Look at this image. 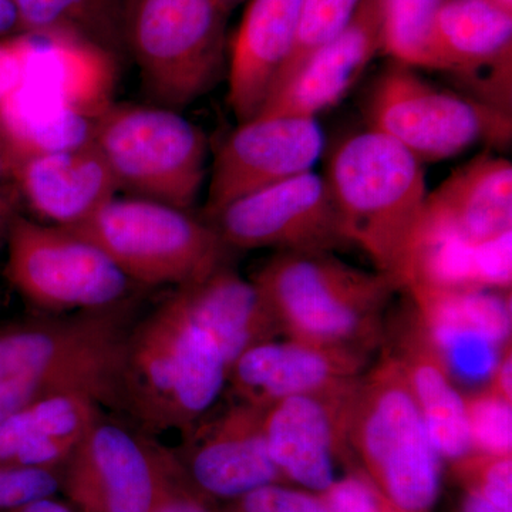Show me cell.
<instances>
[{
	"label": "cell",
	"instance_id": "cell-14",
	"mask_svg": "<svg viewBox=\"0 0 512 512\" xmlns=\"http://www.w3.org/2000/svg\"><path fill=\"white\" fill-rule=\"evenodd\" d=\"M325 150V134L313 117L256 116L239 123L212 165L208 212L312 171Z\"/></svg>",
	"mask_w": 512,
	"mask_h": 512
},
{
	"label": "cell",
	"instance_id": "cell-27",
	"mask_svg": "<svg viewBox=\"0 0 512 512\" xmlns=\"http://www.w3.org/2000/svg\"><path fill=\"white\" fill-rule=\"evenodd\" d=\"M19 35L93 47L120 62L127 56L130 0H13Z\"/></svg>",
	"mask_w": 512,
	"mask_h": 512
},
{
	"label": "cell",
	"instance_id": "cell-30",
	"mask_svg": "<svg viewBox=\"0 0 512 512\" xmlns=\"http://www.w3.org/2000/svg\"><path fill=\"white\" fill-rule=\"evenodd\" d=\"M471 447L476 453L507 456L512 451V402L490 387L463 396Z\"/></svg>",
	"mask_w": 512,
	"mask_h": 512
},
{
	"label": "cell",
	"instance_id": "cell-24",
	"mask_svg": "<svg viewBox=\"0 0 512 512\" xmlns=\"http://www.w3.org/2000/svg\"><path fill=\"white\" fill-rule=\"evenodd\" d=\"M101 403L86 393L36 400L0 423V467L60 470L101 417Z\"/></svg>",
	"mask_w": 512,
	"mask_h": 512
},
{
	"label": "cell",
	"instance_id": "cell-9",
	"mask_svg": "<svg viewBox=\"0 0 512 512\" xmlns=\"http://www.w3.org/2000/svg\"><path fill=\"white\" fill-rule=\"evenodd\" d=\"M93 143L119 191L183 210L197 201L207 177L208 138L181 111L113 101Z\"/></svg>",
	"mask_w": 512,
	"mask_h": 512
},
{
	"label": "cell",
	"instance_id": "cell-32",
	"mask_svg": "<svg viewBox=\"0 0 512 512\" xmlns=\"http://www.w3.org/2000/svg\"><path fill=\"white\" fill-rule=\"evenodd\" d=\"M227 512H326L322 498L269 484L232 500Z\"/></svg>",
	"mask_w": 512,
	"mask_h": 512
},
{
	"label": "cell",
	"instance_id": "cell-1",
	"mask_svg": "<svg viewBox=\"0 0 512 512\" xmlns=\"http://www.w3.org/2000/svg\"><path fill=\"white\" fill-rule=\"evenodd\" d=\"M228 363L175 289L127 333L119 407L148 431L190 430L227 387Z\"/></svg>",
	"mask_w": 512,
	"mask_h": 512
},
{
	"label": "cell",
	"instance_id": "cell-41",
	"mask_svg": "<svg viewBox=\"0 0 512 512\" xmlns=\"http://www.w3.org/2000/svg\"><path fill=\"white\" fill-rule=\"evenodd\" d=\"M212 2L218 6L222 13L228 16L232 9L237 8L239 3L245 2V0H212Z\"/></svg>",
	"mask_w": 512,
	"mask_h": 512
},
{
	"label": "cell",
	"instance_id": "cell-23",
	"mask_svg": "<svg viewBox=\"0 0 512 512\" xmlns=\"http://www.w3.org/2000/svg\"><path fill=\"white\" fill-rule=\"evenodd\" d=\"M423 222L471 244L512 231V164L478 154L427 195Z\"/></svg>",
	"mask_w": 512,
	"mask_h": 512
},
{
	"label": "cell",
	"instance_id": "cell-21",
	"mask_svg": "<svg viewBox=\"0 0 512 512\" xmlns=\"http://www.w3.org/2000/svg\"><path fill=\"white\" fill-rule=\"evenodd\" d=\"M20 200L45 224L72 228L119 192L94 143L26 158L15 167Z\"/></svg>",
	"mask_w": 512,
	"mask_h": 512
},
{
	"label": "cell",
	"instance_id": "cell-37",
	"mask_svg": "<svg viewBox=\"0 0 512 512\" xmlns=\"http://www.w3.org/2000/svg\"><path fill=\"white\" fill-rule=\"evenodd\" d=\"M485 386L512 402V350L511 342L501 349L490 379Z\"/></svg>",
	"mask_w": 512,
	"mask_h": 512
},
{
	"label": "cell",
	"instance_id": "cell-25",
	"mask_svg": "<svg viewBox=\"0 0 512 512\" xmlns=\"http://www.w3.org/2000/svg\"><path fill=\"white\" fill-rule=\"evenodd\" d=\"M512 60V13L487 0H441L423 47L426 69L474 77Z\"/></svg>",
	"mask_w": 512,
	"mask_h": 512
},
{
	"label": "cell",
	"instance_id": "cell-31",
	"mask_svg": "<svg viewBox=\"0 0 512 512\" xmlns=\"http://www.w3.org/2000/svg\"><path fill=\"white\" fill-rule=\"evenodd\" d=\"M60 470L0 467V511L49 497L59 491Z\"/></svg>",
	"mask_w": 512,
	"mask_h": 512
},
{
	"label": "cell",
	"instance_id": "cell-39",
	"mask_svg": "<svg viewBox=\"0 0 512 512\" xmlns=\"http://www.w3.org/2000/svg\"><path fill=\"white\" fill-rule=\"evenodd\" d=\"M6 512H74L69 504L56 500L55 495L49 497L37 498L29 503L20 505V507L6 510Z\"/></svg>",
	"mask_w": 512,
	"mask_h": 512
},
{
	"label": "cell",
	"instance_id": "cell-40",
	"mask_svg": "<svg viewBox=\"0 0 512 512\" xmlns=\"http://www.w3.org/2000/svg\"><path fill=\"white\" fill-rule=\"evenodd\" d=\"M463 512H512L505 510L500 505L491 503L490 500L484 497L483 494L478 493L473 488H468V493L463 501Z\"/></svg>",
	"mask_w": 512,
	"mask_h": 512
},
{
	"label": "cell",
	"instance_id": "cell-26",
	"mask_svg": "<svg viewBox=\"0 0 512 512\" xmlns=\"http://www.w3.org/2000/svg\"><path fill=\"white\" fill-rule=\"evenodd\" d=\"M178 291L192 319L217 343L228 367L245 350L281 338L271 308L258 286L228 265Z\"/></svg>",
	"mask_w": 512,
	"mask_h": 512
},
{
	"label": "cell",
	"instance_id": "cell-13",
	"mask_svg": "<svg viewBox=\"0 0 512 512\" xmlns=\"http://www.w3.org/2000/svg\"><path fill=\"white\" fill-rule=\"evenodd\" d=\"M231 249L325 251L350 247L322 175L308 171L208 212Z\"/></svg>",
	"mask_w": 512,
	"mask_h": 512
},
{
	"label": "cell",
	"instance_id": "cell-6",
	"mask_svg": "<svg viewBox=\"0 0 512 512\" xmlns=\"http://www.w3.org/2000/svg\"><path fill=\"white\" fill-rule=\"evenodd\" d=\"M348 443L397 512H426L436 503L441 457L402 367L387 350L357 380Z\"/></svg>",
	"mask_w": 512,
	"mask_h": 512
},
{
	"label": "cell",
	"instance_id": "cell-15",
	"mask_svg": "<svg viewBox=\"0 0 512 512\" xmlns=\"http://www.w3.org/2000/svg\"><path fill=\"white\" fill-rule=\"evenodd\" d=\"M266 409L235 400L220 416L192 426L174 453L184 477L204 497L235 500L282 477L266 447Z\"/></svg>",
	"mask_w": 512,
	"mask_h": 512
},
{
	"label": "cell",
	"instance_id": "cell-19",
	"mask_svg": "<svg viewBox=\"0 0 512 512\" xmlns=\"http://www.w3.org/2000/svg\"><path fill=\"white\" fill-rule=\"evenodd\" d=\"M382 49L379 0H362L349 25L279 84L258 116L316 119L346 96Z\"/></svg>",
	"mask_w": 512,
	"mask_h": 512
},
{
	"label": "cell",
	"instance_id": "cell-8",
	"mask_svg": "<svg viewBox=\"0 0 512 512\" xmlns=\"http://www.w3.org/2000/svg\"><path fill=\"white\" fill-rule=\"evenodd\" d=\"M225 22L212 0H130L127 56L151 104L183 111L217 86L225 69Z\"/></svg>",
	"mask_w": 512,
	"mask_h": 512
},
{
	"label": "cell",
	"instance_id": "cell-28",
	"mask_svg": "<svg viewBox=\"0 0 512 512\" xmlns=\"http://www.w3.org/2000/svg\"><path fill=\"white\" fill-rule=\"evenodd\" d=\"M360 3L362 0H302L295 45L272 92L312 53L335 39L349 25Z\"/></svg>",
	"mask_w": 512,
	"mask_h": 512
},
{
	"label": "cell",
	"instance_id": "cell-22",
	"mask_svg": "<svg viewBox=\"0 0 512 512\" xmlns=\"http://www.w3.org/2000/svg\"><path fill=\"white\" fill-rule=\"evenodd\" d=\"M302 0H248L228 70V103L239 123L258 116L295 45Z\"/></svg>",
	"mask_w": 512,
	"mask_h": 512
},
{
	"label": "cell",
	"instance_id": "cell-5",
	"mask_svg": "<svg viewBox=\"0 0 512 512\" xmlns=\"http://www.w3.org/2000/svg\"><path fill=\"white\" fill-rule=\"evenodd\" d=\"M127 333L117 308L0 330V423L53 394L86 393L119 406Z\"/></svg>",
	"mask_w": 512,
	"mask_h": 512
},
{
	"label": "cell",
	"instance_id": "cell-29",
	"mask_svg": "<svg viewBox=\"0 0 512 512\" xmlns=\"http://www.w3.org/2000/svg\"><path fill=\"white\" fill-rule=\"evenodd\" d=\"M383 50L396 62L421 67L423 47L441 0H379Z\"/></svg>",
	"mask_w": 512,
	"mask_h": 512
},
{
	"label": "cell",
	"instance_id": "cell-33",
	"mask_svg": "<svg viewBox=\"0 0 512 512\" xmlns=\"http://www.w3.org/2000/svg\"><path fill=\"white\" fill-rule=\"evenodd\" d=\"M322 494L326 512H383L375 488L359 477L335 481Z\"/></svg>",
	"mask_w": 512,
	"mask_h": 512
},
{
	"label": "cell",
	"instance_id": "cell-38",
	"mask_svg": "<svg viewBox=\"0 0 512 512\" xmlns=\"http://www.w3.org/2000/svg\"><path fill=\"white\" fill-rule=\"evenodd\" d=\"M19 35L18 13L13 0H0V40Z\"/></svg>",
	"mask_w": 512,
	"mask_h": 512
},
{
	"label": "cell",
	"instance_id": "cell-12",
	"mask_svg": "<svg viewBox=\"0 0 512 512\" xmlns=\"http://www.w3.org/2000/svg\"><path fill=\"white\" fill-rule=\"evenodd\" d=\"M184 477L173 451L100 417L60 471L74 512H154Z\"/></svg>",
	"mask_w": 512,
	"mask_h": 512
},
{
	"label": "cell",
	"instance_id": "cell-2",
	"mask_svg": "<svg viewBox=\"0 0 512 512\" xmlns=\"http://www.w3.org/2000/svg\"><path fill=\"white\" fill-rule=\"evenodd\" d=\"M251 279L282 338L369 355L382 348L387 306L400 291L390 276L325 251H279Z\"/></svg>",
	"mask_w": 512,
	"mask_h": 512
},
{
	"label": "cell",
	"instance_id": "cell-36",
	"mask_svg": "<svg viewBox=\"0 0 512 512\" xmlns=\"http://www.w3.org/2000/svg\"><path fill=\"white\" fill-rule=\"evenodd\" d=\"M154 512H214L205 501L204 495L195 491L187 478H181L170 495L158 505Z\"/></svg>",
	"mask_w": 512,
	"mask_h": 512
},
{
	"label": "cell",
	"instance_id": "cell-35",
	"mask_svg": "<svg viewBox=\"0 0 512 512\" xmlns=\"http://www.w3.org/2000/svg\"><path fill=\"white\" fill-rule=\"evenodd\" d=\"M19 204L22 200L16 184L15 164L0 141V249L5 247L13 218L20 214Z\"/></svg>",
	"mask_w": 512,
	"mask_h": 512
},
{
	"label": "cell",
	"instance_id": "cell-7",
	"mask_svg": "<svg viewBox=\"0 0 512 512\" xmlns=\"http://www.w3.org/2000/svg\"><path fill=\"white\" fill-rule=\"evenodd\" d=\"M69 229L103 249L137 286L197 284L227 266L232 251L190 210L131 195H116Z\"/></svg>",
	"mask_w": 512,
	"mask_h": 512
},
{
	"label": "cell",
	"instance_id": "cell-42",
	"mask_svg": "<svg viewBox=\"0 0 512 512\" xmlns=\"http://www.w3.org/2000/svg\"><path fill=\"white\" fill-rule=\"evenodd\" d=\"M487 2L504 12L512 13V0H487Z\"/></svg>",
	"mask_w": 512,
	"mask_h": 512
},
{
	"label": "cell",
	"instance_id": "cell-20",
	"mask_svg": "<svg viewBox=\"0 0 512 512\" xmlns=\"http://www.w3.org/2000/svg\"><path fill=\"white\" fill-rule=\"evenodd\" d=\"M382 349L402 367L440 457L454 461L470 454L463 394L413 303L394 320H386Z\"/></svg>",
	"mask_w": 512,
	"mask_h": 512
},
{
	"label": "cell",
	"instance_id": "cell-18",
	"mask_svg": "<svg viewBox=\"0 0 512 512\" xmlns=\"http://www.w3.org/2000/svg\"><path fill=\"white\" fill-rule=\"evenodd\" d=\"M357 380L338 392L288 397L266 407V447L282 477L318 493L335 483V458L349 450V404Z\"/></svg>",
	"mask_w": 512,
	"mask_h": 512
},
{
	"label": "cell",
	"instance_id": "cell-11",
	"mask_svg": "<svg viewBox=\"0 0 512 512\" xmlns=\"http://www.w3.org/2000/svg\"><path fill=\"white\" fill-rule=\"evenodd\" d=\"M5 247L9 284L39 311H109L137 286L94 242L22 214L13 218Z\"/></svg>",
	"mask_w": 512,
	"mask_h": 512
},
{
	"label": "cell",
	"instance_id": "cell-10",
	"mask_svg": "<svg viewBox=\"0 0 512 512\" xmlns=\"http://www.w3.org/2000/svg\"><path fill=\"white\" fill-rule=\"evenodd\" d=\"M365 116L369 130L392 138L421 164L439 163L476 144L505 146L512 136L511 113L439 89L400 62L377 77Z\"/></svg>",
	"mask_w": 512,
	"mask_h": 512
},
{
	"label": "cell",
	"instance_id": "cell-17",
	"mask_svg": "<svg viewBox=\"0 0 512 512\" xmlns=\"http://www.w3.org/2000/svg\"><path fill=\"white\" fill-rule=\"evenodd\" d=\"M369 353L298 340H269L245 350L229 367L227 386L237 402L272 406L295 396L345 389L369 367Z\"/></svg>",
	"mask_w": 512,
	"mask_h": 512
},
{
	"label": "cell",
	"instance_id": "cell-3",
	"mask_svg": "<svg viewBox=\"0 0 512 512\" xmlns=\"http://www.w3.org/2000/svg\"><path fill=\"white\" fill-rule=\"evenodd\" d=\"M325 180L350 245L365 251L402 291L429 195L423 164L367 128L333 148Z\"/></svg>",
	"mask_w": 512,
	"mask_h": 512
},
{
	"label": "cell",
	"instance_id": "cell-4",
	"mask_svg": "<svg viewBox=\"0 0 512 512\" xmlns=\"http://www.w3.org/2000/svg\"><path fill=\"white\" fill-rule=\"evenodd\" d=\"M117 63L93 47L33 37L22 82L0 101V141L15 167L26 158L93 143L100 117L113 103Z\"/></svg>",
	"mask_w": 512,
	"mask_h": 512
},
{
	"label": "cell",
	"instance_id": "cell-43",
	"mask_svg": "<svg viewBox=\"0 0 512 512\" xmlns=\"http://www.w3.org/2000/svg\"><path fill=\"white\" fill-rule=\"evenodd\" d=\"M0 512H6V510H2V511H0Z\"/></svg>",
	"mask_w": 512,
	"mask_h": 512
},
{
	"label": "cell",
	"instance_id": "cell-16",
	"mask_svg": "<svg viewBox=\"0 0 512 512\" xmlns=\"http://www.w3.org/2000/svg\"><path fill=\"white\" fill-rule=\"evenodd\" d=\"M406 292L453 379L487 382L501 349L511 342V291L413 285Z\"/></svg>",
	"mask_w": 512,
	"mask_h": 512
},
{
	"label": "cell",
	"instance_id": "cell-34",
	"mask_svg": "<svg viewBox=\"0 0 512 512\" xmlns=\"http://www.w3.org/2000/svg\"><path fill=\"white\" fill-rule=\"evenodd\" d=\"M32 50V36L18 35L0 40V101L22 82Z\"/></svg>",
	"mask_w": 512,
	"mask_h": 512
},
{
	"label": "cell",
	"instance_id": "cell-44",
	"mask_svg": "<svg viewBox=\"0 0 512 512\" xmlns=\"http://www.w3.org/2000/svg\"><path fill=\"white\" fill-rule=\"evenodd\" d=\"M384 512V511H383Z\"/></svg>",
	"mask_w": 512,
	"mask_h": 512
}]
</instances>
